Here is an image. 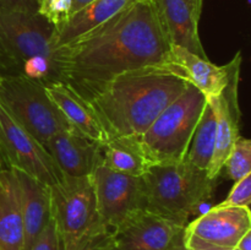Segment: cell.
Instances as JSON below:
<instances>
[{
    "mask_svg": "<svg viewBox=\"0 0 251 250\" xmlns=\"http://www.w3.org/2000/svg\"><path fill=\"white\" fill-rule=\"evenodd\" d=\"M167 39L171 46H178L194 54L207 58L200 34L202 7L191 0H152Z\"/></svg>",
    "mask_w": 251,
    "mask_h": 250,
    "instance_id": "cell-14",
    "label": "cell"
},
{
    "mask_svg": "<svg viewBox=\"0 0 251 250\" xmlns=\"http://www.w3.org/2000/svg\"><path fill=\"white\" fill-rule=\"evenodd\" d=\"M38 2H39V0H38Z\"/></svg>",
    "mask_w": 251,
    "mask_h": 250,
    "instance_id": "cell-32",
    "label": "cell"
},
{
    "mask_svg": "<svg viewBox=\"0 0 251 250\" xmlns=\"http://www.w3.org/2000/svg\"><path fill=\"white\" fill-rule=\"evenodd\" d=\"M188 85L171 66L150 65L115 76L86 100L109 139H139Z\"/></svg>",
    "mask_w": 251,
    "mask_h": 250,
    "instance_id": "cell-2",
    "label": "cell"
},
{
    "mask_svg": "<svg viewBox=\"0 0 251 250\" xmlns=\"http://www.w3.org/2000/svg\"><path fill=\"white\" fill-rule=\"evenodd\" d=\"M37 14L56 28L73 14V0H39Z\"/></svg>",
    "mask_w": 251,
    "mask_h": 250,
    "instance_id": "cell-23",
    "label": "cell"
},
{
    "mask_svg": "<svg viewBox=\"0 0 251 250\" xmlns=\"http://www.w3.org/2000/svg\"><path fill=\"white\" fill-rule=\"evenodd\" d=\"M91 1H93V0H73V14L74 12L78 11V10H81L82 7H85L86 5L90 4Z\"/></svg>",
    "mask_w": 251,
    "mask_h": 250,
    "instance_id": "cell-28",
    "label": "cell"
},
{
    "mask_svg": "<svg viewBox=\"0 0 251 250\" xmlns=\"http://www.w3.org/2000/svg\"><path fill=\"white\" fill-rule=\"evenodd\" d=\"M55 27L37 12L0 9V65L6 74L47 85L59 81L51 38Z\"/></svg>",
    "mask_w": 251,
    "mask_h": 250,
    "instance_id": "cell-3",
    "label": "cell"
},
{
    "mask_svg": "<svg viewBox=\"0 0 251 250\" xmlns=\"http://www.w3.org/2000/svg\"><path fill=\"white\" fill-rule=\"evenodd\" d=\"M251 201V174L234 181L227 198L217 206L221 207H249Z\"/></svg>",
    "mask_w": 251,
    "mask_h": 250,
    "instance_id": "cell-24",
    "label": "cell"
},
{
    "mask_svg": "<svg viewBox=\"0 0 251 250\" xmlns=\"http://www.w3.org/2000/svg\"><path fill=\"white\" fill-rule=\"evenodd\" d=\"M166 65L176 70L189 85L198 88L206 100L217 97L227 85V64L216 65L208 58H202L181 47L171 46Z\"/></svg>",
    "mask_w": 251,
    "mask_h": 250,
    "instance_id": "cell-15",
    "label": "cell"
},
{
    "mask_svg": "<svg viewBox=\"0 0 251 250\" xmlns=\"http://www.w3.org/2000/svg\"><path fill=\"white\" fill-rule=\"evenodd\" d=\"M234 250H251V230L243 235Z\"/></svg>",
    "mask_w": 251,
    "mask_h": 250,
    "instance_id": "cell-27",
    "label": "cell"
},
{
    "mask_svg": "<svg viewBox=\"0 0 251 250\" xmlns=\"http://www.w3.org/2000/svg\"><path fill=\"white\" fill-rule=\"evenodd\" d=\"M0 104L42 145L70 127L47 95L43 83L21 75H1Z\"/></svg>",
    "mask_w": 251,
    "mask_h": 250,
    "instance_id": "cell-7",
    "label": "cell"
},
{
    "mask_svg": "<svg viewBox=\"0 0 251 250\" xmlns=\"http://www.w3.org/2000/svg\"><path fill=\"white\" fill-rule=\"evenodd\" d=\"M173 250H186V249H185V248H184V245H183V242H181L180 244H178V245H176V247L174 248Z\"/></svg>",
    "mask_w": 251,
    "mask_h": 250,
    "instance_id": "cell-30",
    "label": "cell"
},
{
    "mask_svg": "<svg viewBox=\"0 0 251 250\" xmlns=\"http://www.w3.org/2000/svg\"><path fill=\"white\" fill-rule=\"evenodd\" d=\"M195 5H198L199 7H203V0H191Z\"/></svg>",
    "mask_w": 251,
    "mask_h": 250,
    "instance_id": "cell-29",
    "label": "cell"
},
{
    "mask_svg": "<svg viewBox=\"0 0 251 250\" xmlns=\"http://www.w3.org/2000/svg\"><path fill=\"white\" fill-rule=\"evenodd\" d=\"M51 218L61 250H98L108 235L98 218L90 176H64L50 186Z\"/></svg>",
    "mask_w": 251,
    "mask_h": 250,
    "instance_id": "cell-5",
    "label": "cell"
},
{
    "mask_svg": "<svg viewBox=\"0 0 251 250\" xmlns=\"http://www.w3.org/2000/svg\"><path fill=\"white\" fill-rule=\"evenodd\" d=\"M0 78H1V74H0Z\"/></svg>",
    "mask_w": 251,
    "mask_h": 250,
    "instance_id": "cell-31",
    "label": "cell"
},
{
    "mask_svg": "<svg viewBox=\"0 0 251 250\" xmlns=\"http://www.w3.org/2000/svg\"><path fill=\"white\" fill-rule=\"evenodd\" d=\"M184 225L139 210L110 230L98 250H173L183 242Z\"/></svg>",
    "mask_w": 251,
    "mask_h": 250,
    "instance_id": "cell-11",
    "label": "cell"
},
{
    "mask_svg": "<svg viewBox=\"0 0 251 250\" xmlns=\"http://www.w3.org/2000/svg\"><path fill=\"white\" fill-rule=\"evenodd\" d=\"M44 88L51 102L73 129L100 145L109 140L107 131L85 98L74 92L61 81L47 83Z\"/></svg>",
    "mask_w": 251,
    "mask_h": 250,
    "instance_id": "cell-17",
    "label": "cell"
},
{
    "mask_svg": "<svg viewBox=\"0 0 251 250\" xmlns=\"http://www.w3.org/2000/svg\"><path fill=\"white\" fill-rule=\"evenodd\" d=\"M91 181L98 218L108 233L130 215L145 210L142 176L118 173L98 164L91 174Z\"/></svg>",
    "mask_w": 251,
    "mask_h": 250,
    "instance_id": "cell-9",
    "label": "cell"
},
{
    "mask_svg": "<svg viewBox=\"0 0 251 250\" xmlns=\"http://www.w3.org/2000/svg\"><path fill=\"white\" fill-rule=\"evenodd\" d=\"M169 44L152 0H136L75 41L54 49L59 81L87 100L115 76L166 65Z\"/></svg>",
    "mask_w": 251,
    "mask_h": 250,
    "instance_id": "cell-1",
    "label": "cell"
},
{
    "mask_svg": "<svg viewBox=\"0 0 251 250\" xmlns=\"http://www.w3.org/2000/svg\"><path fill=\"white\" fill-rule=\"evenodd\" d=\"M100 164L118 173L142 176L152 166L137 139L112 137L100 145Z\"/></svg>",
    "mask_w": 251,
    "mask_h": 250,
    "instance_id": "cell-20",
    "label": "cell"
},
{
    "mask_svg": "<svg viewBox=\"0 0 251 250\" xmlns=\"http://www.w3.org/2000/svg\"><path fill=\"white\" fill-rule=\"evenodd\" d=\"M0 169L25 172L48 186L64 178L43 145L20 125L1 104Z\"/></svg>",
    "mask_w": 251,
    "mask_h": 250,
    "instance_id": "cell-8",
    "label": "cell"
},
{
    "mask_svg": "<svg viewBox=\"0 0 251 250\" xmlns=\"http://www.w3.org/2000/svg\"><path fill=\"white\" fill-rule=\"evenodd\" d=\"M19 188L11 169H0V250H24Z\"/></svg>",
    "mask_w": 251,
    "mask_h": 250,
    "instance_id": "cell-19",
    "label": "cell"
},
{
    "mask_svg": "<svg viewBox=\"0 0 251 250\" xmlns=\"http://www.w3.org/2000/svg\"><path fill=\"white\" fill-rule=\"evenodd\" d=\"M216 141V117L212 107L206 102L200 115L198 125L194 130L188 152L184 161L193 164L201 171L207 172L215 151Z\"/></svg>",
    "mask_w": 251,
    "mask_h": 250,
    "instance_id": "cell-21",
    "label": "cell"
},
{
    "mask_svg": "<svg viewBox=\"0 0 251 250\" xmlns=\"http://www.w3.org/2000/svg\"><path fill=\"white\" fill-rule=\"evenodd\" d=\"M223 169L226 175L233 181H238L248 174H251V141L240 135L233 145L226 158Z\"/></svg>",
    "mask_w": 251,
    "mask_h": 250,
    "instance_id": "cell-22",
    "label": "cell"
},
{
    "mask_svg": "<svg viewBox=\"0 0 251 250\" xmlns=\"http://www.w3.org/2000/svg\"><path fill=\"white\" fill-rule=\"evenodd\" d=\"M216 181L186 161L152 164L142 175L145 210L185 227L212 199Z\"/></svg>",
    "mask_w": 251,
    "mask_h": 250,
    "instance_id": "cell-4",
    "label": "cell"
},
{
    "mask_svg": "<svg viewBox=\"0 0 251 250\" xmlns=\"http://www.w3.org/2000/svg\"><path fill=\"white\" fill-rule=\"evenodd\" d=\"M0 9L37 12L38 0H0Z\"/></svg>",
    "mask_w": 251,
    "mask_h": 250,
    "instance_id": "cell-26",
    "label": "cell"
},
{
    "mask_svg": "<svg viewBox=\"0 0 251 250\" xmlns=\"http://www.w3.org/2000/svg\"><path fill=\"white\" fill-rule=\"evenodd\" d=\"M19 188L25 230L24 250H28L51 218L50 186L25 172L11 169Z\"/></svg>",
    "mask_w": 251,
    "mask_h": 250,
    "instance_id": "cell-16",
    "label": "cell"
},
{
    "mask_svg": "<svg viewBox=\"0 0 251 250\" xmlns=\"http://www.w3.org/2000/svg\"><path fill=\"white\" fill-rule=\"evenodd\" d=\"M251 230L249 207L212 206L185 225L183 245L186 250H234Z\"/></svg>",
    "mask_w": 251,
    "mask_h": 250,
    "instance_id": "cell-10",
    "label": "cell"
},
{
    "mask_svg": "<svg viewBox=\"0 0 251 250\" xmlns=\"http://www.w3.org/2000/svg\"><path fill=\"white\" fill-rule=\"evenodd\" d=\"M242 51H237L234 58L227 63L228 81L225 90L217 96L207 100L216 117V141L212 159L207 169L208 178L217 180L225 166L233 145L240 136V118L242 109L239 105V82L242 69Z\"/></svg>",
    "mask_w": 251,
    "mask_h": 250,
    "instance_id": "cell-12",
    "label": "cell"
},
{
    "mask_svg": "<svg viewBox=\"0 0 251 250\" xmlns=\"http://www.w3.org/2000/svg\"><path fill=\"white\" fill-rule=\"evenodd\" d=\"M28 250H61L60 239L53 218H50L48 225L42 230Z\"/></svg>",
    "mask_w": 251,
    "mask_h": 250,
    "instance_id": "cell-25",
    "label": "cell"
},
{
    "mask_svg": "<svg viewBox=\"0 0 251 250\" xmlns=\"http://www.w3.org/2000/svg\"><path fill=\"white\" fill-rule=\"evenodd\" d=\"M135 1L136 0H93L85 7L74 12L61 26L56 27L51 38V48L54 50L88 33Z\"/></svg>",
    "mask_w": 251,
    "mask_h": 250,
    "instance_id": "cell-18",
    "label": "cell"
},
{
    "mask_svg": "<svg viewBox=\"0 0 251 250\" xmlns=\"http://www.w3.org/2000/svg\"><path fill=\"white\" fill-rule=\"evenodd\" d=\"M206 102L198 88L188 85L159 113L137 139L151 164L184 161Z\"/></svg>",
    "mask_w": 251,
    "mask_h": 250,
    "instance_id": "cell-6",
    "label": "cell"
},
{
    "mask_svg": "<svg viewBox=\"0 0 251 250\" xmlns=\"http://www.w3.org/2000/svg\"><path fill=\"white\" fill-rule=\"evenodd\" d=\"M43 146L64 176H90L100 164V144L71 126L49 137Z\"/></svg>",
    "mask_w": 251,
    "mask_h": 250,
    "instance_id": "cell-13",
    "label": "cell"
}]
</instances>
